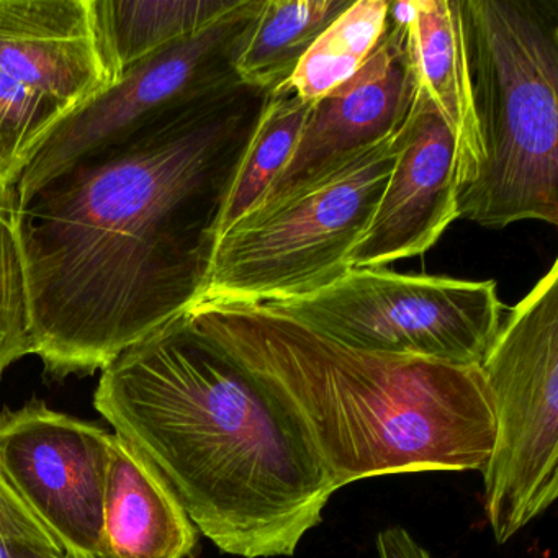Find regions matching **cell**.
Masks as SVG:
<instances>
[{
  "label": "cell",
  "mask_w": 558,
  "mask_h": 558,
  "mask_svg": "<svg viewBox=\"0 0 558 558\" xmlns=\"http://www.w3.org/2000/svg\"><path fill=\"white\" fill-rule=\"evenodd\" d=\"M266 96L240 84L166 110L14 191L35 354L48 377L104 371L202 299Z\"/></svg>",
  "instance_id": "cell-1"
},
{
  "label": "cell",
  "mask_w": 558,
  "mask_h": 558,
  "mask_svg": "<svg viewBox=\"0 0 558 558\" xmlns=\"http://www.w3.org/2000/svg\"><path fill=\"white\" fill-rule=\"evenodd\" d=\"M94 407L225 554L292 557L338 492L305 424L189 312L113 359Z\"/></svg>",
  "instance_id": "cell-2"
},
{
  "label": "cell",
  "mask_w": 558,
  "mask_h": 558,
  "mask_svg": "<svg viewBox=\"0 0 558 558\" xmlns=\"http://www.w3.org/2000/svg\"><path fill=\"white\" fill-rule=\"evenodd\" d=\"M189 313L300 417L336 488L485 469L496 414L480 365L348 348L263 305L201 300Z\"/></svg>",
  "instance_id": "cell-3"
},
{
  "label": "cell",
  "mask_w": 558,
  "mask_h": 558,
  "mask_svg": "<svg viewBox=\"0 0 558 558\" xmlns=\"http://www.w3.org/2000/svg\"><path fill=\"white\" fill-rule=\"evenodd\" d=\"M482 162L459 218L558 225V2L460 0Z\"/></svg>",
  "instance_id": "cell-4"
},
{
  "label": "cell",
  "mask_w": 558,
  "mask_h": 558,
  "mask_svg": "<svg viewBox=\"0 0 558 558\" xmlns=\"http://www.w3.org/2000/svg\"><path fill=\"white\" fill-rule=\"evenodd\" d=\"M400 130L240 218L215 244L201 300L282 302L318 292L348 274L352 251L393 169Z\"/></svg>",
  "instance_id": "cell-5"
},
{
  "label": "cell",
  "mask_w": 558,
  "mask_h": 558,
  "mask_svg": "<svg viewBox=\"0 0 558 558\" xmlns=\"http://www.w3.org/2000/svg\"><path fill=\"white\" fill-rule=\"evenodd\" d=\"M480 367L496 414L485 511L506 544L558 495V260L512 306Z\"/></svg>",
  "instance_id": "cell-6"
},
{
  "label": "cell",
  "mask_w": 558,
  "mask_h": 558,
  "mask_svg": "<svg viewBox=\"0 0 558 558\" xmlns=\"http://www.w3.org/2000/svg\"><path fill=\"white\" fill-rule=\"evenodd\" d=\"M263 306L361 351L482 365L501 326L495 280L351 269L331 286Z\"/></svg>",
  "instance_id": "cell-7"
},
{
  "label": "cell",
  "mask_w": 558,
  "mask_h": 558,
  "mask_svg": "<svg viewBox=\"0 0 558 558\" xmlns=\"http://www.w3.org/2000/svg\"><path fill=\"white\" fill-rule=\"evenodd\" d=\"M110 86L90 0H0V194Z\"/></svg>",
  "instance_id": "cell-8"
},
{
  "label": "cell",
  "mask_w": 558,
  "mask_h": 558,
  "mask_svg": "<svg viewBox=\"0 0 558 558\" xmlns=\"http://www.w3.org/2000/svg\"><path fill=\"white\" fill-rule=\"evenodd\" d=\"M260 0H238L194 37L146 58L106 93L64 120L41 145L15 184L37 187L74 159L113 142L145 120L211 94L240 86L236 60Z\"/></svg>",
  "instance_id": "cell-9"
},
{
  "label": "cell",
  "mask_w": 558,
  "mask_h": 558,
  "mask_svg": "<svg viewBox=\"0 0 558 558\" xmlns=\"http://www.w3.org/2000/svg\"><path fill=\"white\" fill-rule=\"evenodd\" d=\"M110 433L32 400L0 414V466L70 558L102 557Z\"/></svg>",
  "instance_id": "cell-10"
},
{
  "label": "cell",
  "mask_w": 558,
  "mask_h": 558,
  "mask_svg": "<svg viewBox=\"0 0 558 558\" xmlns=\"http://www.w3.org/2000/svg\"><path fill=\"white\" fill-rule=\"evenodd\" d=\"M459 185L456 136L416 90L384 194L352 251V269L387 267L436 246L459 218Z\"/></svg>",
  "instance_id": "cell-11"
},
{
  "label": "cell",
  "mask_w": 558,
  "mask_h": 558,
  "mask_svg": "<svg viewBox=\"0 0 558 558\" xmlns=\"http://www.w3.org/2000/svg\"><path fill=\"white\" fill-rule=\"evenodd\" d=\"M414 97L404 28L388 19L387 31L364 66L313 104L289 165L257 207L323 178L357 153L395 135Z\"/></svg>",
  "instance_id": "cell-12"
},
{
  "label": "cell",
  "mask_w": 558,
  "mask_h": 558,
  "mask_svg": "<svg viewBox=\"0 0 558 558\" xmlns=\"http://www.w3.org/2000/svg\"><path fill=\"white\" fill-rule=\"evenodd\" d=\"M198 535L161 473L110 433L100 558H192Z\"/></svg>",
  "instance_id": "cell-13"
},
{
  "label": "cell",
  "mask_w": 558,
  "mask_h": 558,
  "mask_svg": "<svg viewBox=\"0 0 558 558\" xmlns=\"http://www.w3.org/2000/svg\"><path fill=\"white\" fill-rule=\"evenodd\" d=\"M403 28L414 86L456 136L460 192L482 162L460 0H414Z\"/></svg>",
  "instance_id": "cell-14"
},
{
  "label": "cell",
  "mask_w": 558,
  "mask_h": 558,
  "mask_svg": "<svg viewBox=\"0 0 558 558\" xmlns=\"http://www.w3.org/2000/svg\"><path fill=\"white\" fill-rule=\"evenodd\" d=\"M238 0H90L100 57L116 84L158 51L194 37Z\"/></svg>",
  "instance_id": "cell-15"
},
{
  "label": "cell",
  "mask_w": 558,
  "mask_h": 558,
  "mask_svg": "<svg viewBox=\"0 0 558 558\" xmlns=\"http://www.w3.org/2000/svg\"><path fill=\"white\" fill-rule=\"evenodd\" d=\"M352 0H260L236 60L241 84L270 93L286 84L319 35Z\"/></svg>",
  "instance_id": "cell-16"
},
{
  "label": "cell",
  "mask_w": 558,
  "mask_h": 558,
  "mask_svg": "<svg viewBox=\"0 0 558 558\" xmlns=\"http://www.w3.org/2000/svg\"><path fill=\"white\" fill-rule=\"evenodd\" d=\"M313 104L282 84L267 93L221 208L218 238L259 205L295 151Z\"/></svg>",
  "instance_id": "cell-17"
},
{
  "label": "cell",
  "mask_w": 558,
  "mask_h": 558,
  "mask_svg": "<svg viewBox=\"0 0 558 558\" xmlns=\"http://www.w3.org/2000/svg\"><path fill=\"white\" fill-rule=\"evenodd\" d=\"M388 8V0H352L312 45L286 86L315 104L351 80L384 37Z\"/></svg>",
  "instance_id": "cell-18"
},
{
  "label": "cell",
  "mask_w": 558,
  "mask_h": 558,
  "mask_svg": "<svg viewBox=\"0 0 558 558\" xmlns=\"http://www.w3.org/2000/svg\"><path fill=\"white\" fill-rule=\"evenodd\" d=\"M35 354L32 302L14 221V189L0 194V380L14 362Z\"/></svg>",
  "instance_id": "cell-19"
},
{
  "label": "cell",
  "mask_w": 558,
  "mask_h": 558,
  "mask_svg": "<svg viewBox=\"0 0 558 558\" xmlns=\"http://www.w3.org/2000/svg\"><path fill=\"white\" fill-rule=\"evenodd\" d=\"M0 558H70L0 466Z\"/></svg>",
  "instance_id": "cell-20"
},
{
  "label": "cell",
  "mask_w": 558,
  "mask_h": 558,
  "mask_svg": "<svg viewBox=\"0 0 558 558\" xmlns=\"http://www.w3.org/2000/svg\"><path fill=\"white\" fill-rule=\"evenodd\" d=\"M378 558H433L404 527L384 529L377 535Z\"/></svg>",
  "instance_id": "cell-21"
}]
</instances>
